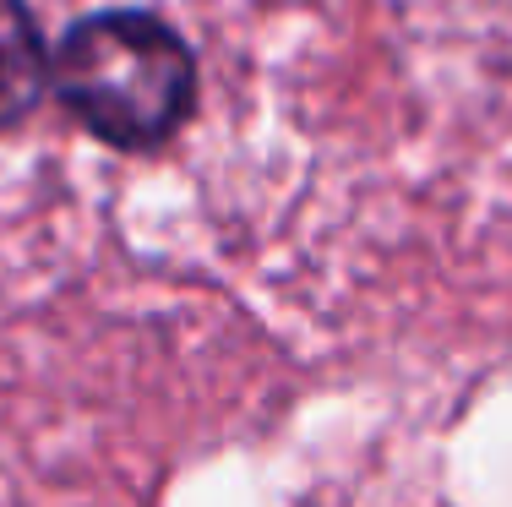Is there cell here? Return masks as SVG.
<instances>
[{"instance_id": "obj_1", "label": "cell", "mask_w": 512, "mask_h": 507, "mask_svg": "<svg viewBox=\"0 0 512 507\" xmlns=\"http://www.w3.org/2000/svg\"><path fill=\"white\" fill-rule=\"evenodd\" d=\"M55 88L93 137L142 153L186 126L197 104V60L148 11H99L66 33Z\"/></svg>"}, {"instance_id": "obj_2", "label": "cell", "mask_w": 512, "mask_h": 507, "mask_svg": "<svg viewBox=\"0 0 512 507\" xmlns=\"http://www.w3.org/2000/svg\"><path fill=\"white\" fill-rule=\"evenodd\" d=\"M50 55H44L39 22L22 0H0V126L22 120L50 88Z\"/></svg>"}]
</instances>
